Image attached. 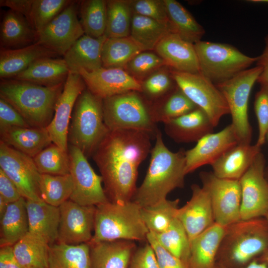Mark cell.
Returning <instances> with one entry per match:
<instances>
[{
  "mask_svg": "<svg viewBox=\"0 0 268 268\" xmlns=\"http://www.w3.org/2000/svg\"><path fill=\"white\" fill-rule=\"evenodd\" d=\"M141 208L133 201L123 204L109 201L96 206L89 242L146 240L149 230L142 220Z\"/></svg>",
  "mask_w": 268,
  "mask_h": 268,
  "instance_id": "cell-4",
  "label": "cell"
},
{
  "mask_svg": "<svg viewBox=\"0 0 268 268\" xmlns=\"http://www.w3.org/2000/svg\"><path fill=\"white\" fill-rule=\"evenodd\" d=\"M265 168L266 160L261 151L239 180L242 220L265 217L268 213V182Z\"/></svg>",
  "mask_w": 268,
  "mask_h": 268,
  "instance_id": "cell-13",
  "label": "cell"
},
{
  "mask_svg": "<svg viewBox=\"0 0 268 268\" xmlns=\"http://www.w3.org/2000/svg\"><path fill=\"white\" fill-rule=\"evenodd\" d=\"M69 72L64 59L45 58L36 61L12 79L52 86L65 83Z\"/></svg>",
  "mask_w": 268,
  "mask_h": 268,
  "instance_id": "cell-30",
  "label": "cell"
},
{
  "mask_svg": "<svg viewBox=\"0 0 268 268\" xmlns=\"http://www.w3.org/2000/svg\"><path fill=\"white\" fill-rule=\"evenodd\" d=\"M36 32L24 15L10 10L2 19L0 45L3 49L22 48L35 43Z\"/></svg>",
  "mask_w": 268,
  "mask_h": 268,
  "instance_id": "cell-31",
  "label": "cell"
},
{
  "mask_svg": "<svg viewBox=\"0 0 268 268\" xmlns=\"http://www.w3.org/2000/svg\"><path fill=\"white\" fill-rule=\"evenodd\" d=\"M265 176H266V178L268 182V166L266 167V168H265Z\"/></svg>",
  "mask_w": 268,
  "mask_h": 268,
  "instance_id": "cell-61",
  "label": "cell"
},
{
  "mask_svg": "<svg viewBox=\"0 0 268 268\" xmlns=\"http://www.w3.org/2000/svg\"><path fill=\"white\" fill-rule=\"evenodd\" d=\"M153 234L158 242L164 248L187 265L190 241L183 225L177 218L165 231L158 234Z\"/></svg>",
  "mask_w": 268,
  "mask_h": 268,
  "instance_id": "cell-41",
  "label": "cell"
},
{
  "mask_svg": "<svg viewBox=\"0 0 268 268\" xmlns=\"http://www.w3.org/2000/svg\"><path fill=\"white\" fill-rule=\"evenodd\" d=\"M34 0H0V5L9 7L10 10L19 13L28 19Z\"/></svg>",
  "mask_w": 268,
  "mask_h": 268,
  "instance_id": "cell-55",
  "label": "cell"
},
{
  "mask_svg": "<svg viewBox=\"0 0 268 268\" xmlns=\"http://www.w3.org/2000/svg\"><path fill=\"white\" fill-rule=\"evenodd\" d=\"M265 218H266L268 222V213L265 216ZM263 255V258H264V262H265L264 263H265L268 267V249Z\"/></svg>",
  "mask_w": 268,
  "mask_h": 268,
  "instance_id": "cell-59",
  "label": "cell"
},
{
  "mask_svg": "<svg viewBox=\"0 0 268 268\" xmlns=\"http://www.w3.org/2000/svg\"><path fill=\"white\" fill-rule=\"evenodd\" d=\"M0 197L7 203L15 202L22 197L16 186L0 169Z\"/></svg>",
  "mask_w": 268,
  "mask_h": 268,
  "instance_id": "cell-53",
  "label": "cell"
},
{
  "mask_svg": "<svg viewBox=\"0 0 268 268\" xmlns=\"http://www.w3.org/2000/svg\"><path fill=\"white\" fill-rule=\"evenodd\" d=\"M86 86L79 73L69 72L56 103L54 117L46 128L52 142L66 151L68 149V132L73 108Z\"/></svg>",
  "mask_w": 268,
  "mask_h": 268,
  "instance_id": "cell-17",
  "label": "cell"
},
{
  "mask_svg": "<svg viewBox=\"0 0 268 268\" xmlns=\"http://www.w3.org/2000/svg\"><path fill=\"white\" fill-rule=\"evenodd\" d=\"M33 159L41 174L63 175L69 174L70 161L68 151L54 143L44 149Z\"/></svg>",
  "mask_w": 268,
  "mask_h": 268,
  "instance_id": "cell-44",
  "label": "cell"
},
{
  "mask_svg": "<svg viewBox=\"0 0 268 268\" xmlns=\"http://www.w3.org/2000/svg\"><path fill=\"white\" fill-rule=\"evenodd\" d=\"M70 3L67 0H34L28 20L37 33Z\"/></svg>",
  "mask_w": 268,
  "mask_h": 268,
  "instance_id": "cell-45",
  "label": "cell"
},
{
  "mask_svg": "<svg viewBox=\"0 0 268 268\" xmlns=\"http://www.w3.org/2000/svg\"><path fill=\"white\" fill-rule=\"evenodd\" d=\"M109 132L104 120L103 99L85 88L73 108L68 142L79 149L87 158L93 156Z\"/></svg>",
  "mask_w": 268,
  "mask_h": 268,
  "instance_id": "cell-5",
  "label": "cell"
},
{
  "mask_svg": "<svg viewBox=\"0 0 268 268\" xmlns=\"http://www.w3.org/2000/svg\"><path fill=\"white\" fill-rule=\"evenodd\" d=\"M48 268H91L88 243L68 245L56 242L50 245Z\"/></svg>",
  "mask_w": 268,
  "mask_h": 268,
  "instance_id": "cell-34",
  "label": "cell"
},
{
  "mask_svg": "<svg viewBox=\"0 0 268 268\" xmlns=\"http://www.w3.org/2000/svg\"><path fill=\"white\" fill-rule=\"evenodd\" d=\"M149 166L141 184L136 188L133 201L141 207L149 206L166 199L173 190L184 186L185 150H170L164 143L159 130L150 151Z\"/></svg>",
  "mask_w": 268,
  "mask_h": 268,
  "instance_id": "cell-2",
  "label": "cell"
},
{
  "mask_svg": "<svg viewBox=\"0 0 268 268\" xmlns=\"http://www.w3.org/2000/svg\"><path fill=\"white\" fill-rule=\"evenodd\" d=\"M64 84L45 86L14 79H3L0 97L9 103L30 127L47 128L54 117Z\"/></svg>",
  "mask_w": 268,
  "mask_h": 268,
  "instance_id": "cell-3",
  "label": "cell"
},
{
  "mask_svg": "<svg viewBox=\"0 0 268 268\" xmlns=\"http://www.w3.org/2000/svg\"><path fill=\"white\" fill-rule=\"evenodd\" d=\"M13 127H30L9 103L0 97V131Z\"/></svg>",
  "mask_w": 268,
  "mask_h": 268,
  "instance_id": "cell-51",
  "label": "cell"
},
{
  "mask_svg": "<svg viewBox=\"0 0 268 268\" xmlns=\"http://www.w3.org/2000/svg\"><path fill=\"white\" fill-rule=\"evenodd\" d=\"M191 190V199L179 207L176 213V218L183 225L190 241L215 223L207 191L197 184L192 185Z\"/></svg>",
  "mask_w": 268,
  "mask_h": 268,
  "instance_id": "cell-20",
  "label": "cell"
},
{
  "mask_svg": "<svg viewBox=\"0 0 268 268\" xmlns=\"http://www.w3.org/2000/svg\"><path fill=\"white\" fill-rule=\"evenodd\" d=\"M268 249L266 218L241 219L226 226L217 256H221L232 264L244 265Z\"/></svg>",
  "mask_w": 268,
  "mask_h": 268,
  "instance_id": "cell-6",
  "label": "cell"
},
{
  "mask_svg": "<svg viewBox=\"0 0 268 268\" xmlns=\"http://www.w3.org/2000/svg\"><path fill=\"white\" fill-rule=\"evenodd\" d=\"M0 221V247L13 246L29 232L25 199L9 203Z\"/></svg>",
  "mask_w": 268,
  "mask_h": 268,
  "instance_id": "cell-32",
  "label": "cell"
},
{
  "mask_svg": "<svg viewBox=\"0 0 268 268\" xmlns=\"http://www.w3.org/2000/svg\"><path fill=\"white\" fill-rule=\"evenodd\" d=\"M200 177L210 197L215 223L227 226L241 220L240 181L220 178L212 172H201Z\"/></svg>",
  "mask_w": 268,
  "mask_h": 268,
  "instance_id": "cell-11",
  "label": "cell"
},
{
  "mask_svg": "<svg viewBox=\"0 0 268 268\" xmlns=\"http://www.w3.org/2000/svg\"><path fill=\"white\" fill-rule=\"evenodd\" d=\"M91 268H129L136 250L134 241L119 240L88 243Z\"/></svg>",
  "mask_w": 268,
  "mask_h": 268,
  "instance_id": "cell-23",
  "label": "cell"
},
{
  "mask_svg": "<svg viewBox=\"0 0 268 268\" xmlns=\"http://www.w3.org/2000/svg\"><path fill=\"white\" fill-rule=\"evenodd\" d=\"M164 124L167 135L179 143L197 142L212 133L214 127L207 115L199 108Z\"/></svg>",
  "mask_w": 268,
  "mask_h": 268,
  "instance_id": "cell-22",
  "label": "cell"
},
{
  "mask_svg": "<svg viewBox=\"0 0 268 268\" xmlns=\"http://www.w3.org/2000/svg\"><path fill=\"white\" fill-rule=\"evenodd\" d=\"M50 245L28 232L13 246L14 254L24 268H48Z\"/></svg>",
  "mask_w": 268,
  "mask_h": 268,
  "instance_id": "cell-35",
  "label": "cell"
},
{
  "mask_svg": "<svg viewBox=\"0 0 268 268\" xmlns=\"http://www.w3.org/2000/svg\"><path fill=\"white\" fill-rule=\"evenodd\" d=\"M39 189L43 201L59 207L70 199L72 191L71 176L41 174Z\"/></svg>",
  "mask_w": 268,
  "mask_h": 268,
  "instance_id": "cell-40",
  "label": "cell"
},
{
  "mask_svg": "<svg viewBox=\"0 0 268 268\" xmlns=\"http://www.w3.org/2000/svg\"><path fill=\"white\" fill-rule=\"evenodd\" d=\"M194 45L200 73L215 85L248 69L258 59V57L248 56L227 44L201 40Z\"/></svg>",
  "mask_w": 268,
  "mask_h": 268,
  "instance_id": "cell-8",
  "label": "cell"
},
{
  "mask_svg": "<svg viewBox=\"0 0 268 268\" xmlns=\"http://www.w3.org/2000/svg\"><path fill=\"white\" fill-rule=\"evenodd\" d=\"M177 86L208 116L215 127L223 116L229 114L226 101L215 84L200 73L172 70Z\"/></svg>",
  "mask_w": 268,
  "mask_h": 268,
  "instance_id": "cell-10",
  "label": "cell"
},
{
  "mask_svg": "<svg viewBox=\"0 0 268 268\" xmlns=\"http://www.w3.org/2000/svg\"><path fill=\"white\" fill-rule=\"evenodd\" d=\"M252 1L255 2H265L268 3V0H253Z\"/></svg>",
  "mask_w": 268,
  "mask_h": 268,
  "instance_id": "cell-60",
  "label": "cell"
},
{
  "mask_svg": "<svg viewBox=\"0 0 268 268\" xmlns=\"http://www.w3.org/2000/svg\"><path fill=\"white\" fill-rule=\"evenodd\" d=\"M219 268H227L223 266H221ZM242 268H268V267L264 263H260L256 261H253Z\"/></svg>",
  "mask_w": 268,
  "mask_h": 268,
  "instance_id": "cell-57",
  "label": "cell"
},
{
  "mask_svg": "<svg viewBox=\"0 0 268 268\" xmlns=\"http://www.w3.org/2000/svg\"><path fill=\"white\" fill-rule=\"evenodd\" d=\"M261 151L256 144L239 143L211 165L212 172L220 178L239 180Z\"/></svg>",
  "mask_w": 268,
  "mask_h": 268,
  "instance_id": "cell-25",
  "label": "cell"
},
{
  "mask_svg": "<svg viewBox=\"0 0 268 268\" xmlns=\"http://www.w3.org/2000/svg\"><path fill=\"white\" fill-rule=\"evenodd\" d=\"M129 268H160L155 252L148 242L135 250Z\"/></svg>",
  "mask_w": 268,
  "mask_h": 268,
  "instance_id": "cell-52",
  "label": "cell"
},
{
  "mask_svg": "<svg viewBox=\"0 0 268 268\" xmlns=\"http://www.w3.org/2000/svg\"><path fill=\"white\" fill-rule=\"evenodd\" d=\"M78 73L87 88L102 99L132 91L141 92V83L122 68L81 69Z\"/></svg>",
  "mask_w": 268,
  "mask_h": 268,
  "instance_id": "cell-19",
  "label": "cell"
},
{
  "mask_svg": "<svg viewBox=\"0 0 268 268\" xmlns=\"http://www.w3.org/2000/svg\"><path fill=\"white\" fill-rule=\"evenodd\" d=\"M132 3V7L135 14L150 18L169 26V19L163 0H138Z\"/></svg>",
  "mask_w": 268,
  "mask_h": 268,
  "instance_id": "cell-47",
  "label": "cell"
},
{
  "mask_svg": "<svg viewBox=\"0 0 268 268\" xmlns=\"http://www.w3.org/2000/svg\"><path fill=\"white\" fill-rule=\"evenodd\" d=\"M163 1L171 32L194 44L201 41L205 31L192 15L175 0Z\"/></svg>",
  "mask_w": 268,
  "mask_h": 268,
  "instance_id": "cell-33",
  "label": "cell"
},
{
  "mask_svg": "<svg viewBox=\"0 0 268 268\" xmlns=\"http://www.w3.org/2000/svg\"><path fill=\"white\" fill-rule=\"evenodd\" d=\"M57 55L37 43L20 49H1L0 77L3 79H12L36 61L45 58H54Z\"/></svg>",
  "mask_w": 268,
  "mask_h": 268,
  "instance_id": "cell-27",
  "label": "cell"
},
{
  "mask_svg": "<svg viewBox=\"0 0 268 268\" xmlns=\"http://www.w3.org/2000/svg\"><path fill=\"white\" fill-rule=\"evenodd\" d=\"M25 200L29 232L39 237L50 245L56 243L60 219L59 207L43 201Z\"/></svg>",
  "mask_w": 268,
  "mask_h": 268,
  "instance_id": "cell-26",
  "label": "cell"
},
{
  "mask_svg": "<svg viewBox=\"0 0 268 268\" xmlns=\"http://www.w3.org/2000/svg\"><path fill=\"white\" fill-rule=\"evenodd\" d=\"M107 16L105 36L107 38L129 37L132 19L131 2L126 0H106Z\"/></svg>",
  "mask_w": 268,
  "mask_h": 268,
  "instance_id": "cell-39",
  "label": "cell"
},
{
  "mask_svg": "<svg viewBox=\"0 0 268 268\" xmlns=\"http://www.w3.org/2000/svg\"><path fill=\"white\" fill-rule=\"evenodd\" d=\"M69 174L72 191L69 200L82 205L97 206L109 201L102 187L103 179L97 174L82 151L69 145Z\"/></svg>",
  "mask_w": 268,
  "mask_h": 268,
  "instance_id": "cell-12",
  "label": "cell"
},
{
  "mask_svg": "<svg viewBox=\"0 0 268 268\" xmlns=\"http://www.w3.org/2000/svg\"><path fill=\"white\" fill-rule=\"evenodd\" d=\"M226 226L215 223L190 241L189 268H214L219 245Z\"/></svg>",
  "mask_w": 268,
  "mask_h": 268,
  "instance_id": "cell-28",
  "label": "cell"
},
{
  "mask_svg": "<svg viewBox=\"0 0 268 268\" xmlns=\"http://www.w3.org/2000/svg\"><path fill=\"white\" fill-rule=\"evenodd\" d=\"M265 43L264 50L256 62V65L262 69L257 82L260 86L268 88V35L265 38Z\"/></svg>",
  "mask_w": 268,
  "mask_h": 268,
  "instance_id": "cell-54",
  "label": "cell"
},
{
  "mask_svg": "<svg viewBox=\"0 0 268 268\" xmlns=\"http://www.w3.org/2000/svg\"><path fill=\"white\" fill-rule=\"evenodd\" d=\"M267 136H268V134H267Z\"/></svg>",
  "mask_w": 268,
  "mask_h": 268,
  "instance_id": "cell-62",
  "label": "cell"
},
{
  "mask_svg": "<svg viewBox=\"0 0 268 268\" xmlns=\"http://www.w3.org/2000/svg\"><path fill=\"white\" fill-rule=\"evenodd\" d=\"M107 37H80L64 55L69 71L78 73L81 69L92 71L102 67V50Z\"/></svg>",
  "mask_w": 268,
  "mask_h": 268,
  "instance_id": "cell-24",
  "label": "cell"
},
{
  "mask_svg": "<svg viewBox=\"0 0 268 268\" xmlns=\"http://www.w3.org/2000/svg\"><path fill=\"white\" fill-rule=\"evenodd\" d=\"M8 204L2 198L0 197V218L5 213Z\"/></svg>",
  "mask_w": 268,
  "mask_h": 268,
  "instance_id": "cell-58",
  "label": "cell"
},
{
  "mask_svg": "<svg viewBox=\"0 0 268 268\" xmlns=\"http://www.w3.org/2000/svg\"><path fill=\"white\" fill-rule=\"evenodd\" d=\"M59 208L57 242L68 245L89 243L93 235L96 206L82 205L68 200Z\"/></svg>",
  "mask_w": 268,
  "mask_h": 268,
  "instance_id": "cell-16",
  "label": "cell"
},
{
  "mask_svg": "<svg viewBox=\"0 0 268 268\" xmlns=\"http://www.w3.org/2000/svg\"><path fill=\"white\" fill-rule=\"evenodd\" d=\"M239 143L231 124L219 132L204 135L197 141L193 148L185 151L186 174L203 165H211L225 152Z\"/></svg>",
  "mask_w": 268,
  "mask_h": 268,
  "instance_id": "cell-18",
  "label": "cell"
},
{
  "mask_svg": "<svg viewBox=\"0 0 268 268\" xmlns=\"http://www.w3.org/2000/svg\"><path fill=\"white\" fill-rule=\"evenodd\" d=\"M151 136L134 130L110 131L94 153L109 201L123 204L132 200L139 166L151 150Z\"/></svg>",
  "mask_w": 268,
  "mask_h": 268,
  "instance_id": "cell-1",
  "label": "cell"
},
{
  "mask_svg": "<svg viewBox=\"0 0 268 268\" xmlns=\"http://www.w3.org/2000/svg\"><path fill=\"white\" fill-rule=\"evenodd\" d=\"M179 200L167 199L154 205L141 207V215L149 230L154 234L165 231L176 218Z\"/></svg>",
  "mask_w": 268,
  "mask_h": 268,
  "instance_id": "cell-38",
  "label": "cell"
},
{
  "mask_svg": "<svg viewBox=\"0 0 268 268\" xmlns=\"http://www.w3.org/2000/svg\"><path fill=\"white\" fill-rule=\"evenodd\" d=\"M164 65H165L164 61L158 55L142 52L135 56L127 67L133 74L141 75Z\"/></svg>",
  "mask_w": 268,
  "mask_h": 268,
  "instance_id": "cell-49",
  "label": "cell"
},
{
  "mask_svg": "<svg viewBox=\"0 0 268 268\" xmlns=\"http://www.w3.org/2000/svg\"><path fill=\"white\" fill-rule=\"evenodd\" d=\"M261 70V67L256 65L216 84L226 101L232 117L231 124L241 143H251L252 130L248 119V102L251 91Z\"/></svg>",
  "mask_w": 268,
  "mask_h": 268,
  "instance_id": "cell-9",
  "label": "cell"
},
{
  "mask_svg": "<svg viewBox=\"0 0 268 268\" xmlns=\"http://www.w3.org/2000/svg\"><path fill=\"white\" fill-rule=\"evenodd\" d=\"M0 134L1 141L32 158L52 142L46 128L13 127Z\"/></svg>",
  "mask_w": 268,
  "mask_h": 268,
  "instance_id": "cell-29",
  "label": "cell"
},
{
  "mask_svg": "<svg viewBox=\"0 0 268 268\" xmlns=\"http://www.w3.org/2000/svg\"><path fill=\"white\" fill-rule=\"evenodd\" d=\"M138 91H132L103 99L104 120L110 131L134 130L155 138L158 131L151 107Z\"/></svg>",
  "mask_w": 268,
  "mask_h": 268,
  "instance_id": "cell-7",
  "label": "cell"
},
{
  "mask_svg": "<svg viewBox=\"0 0 268 268\" xmlns=\"http://www.w3.org/2000/svg\"><path fill=\"white\" fill-rule=\"evenodd\" d=\"M146 241L155 252L160 268H189L182 260L164 248L158 242L152 233L149 232Z\"/></svg>",
  "mask_w": 268,
  "mask_h": 268,
  "instance_id": "cell-50",
  "label": "cell"
},
{
  "mask_svg": "<svg viewBox=\"0 0 268 268\" xmlns=\"http://www.w3.org/2000/svg\"><path fill=\"white\" fill-rule=\"evenodd\" d=\"M0 268H24L15 258L13 246L0 247Z\"/></svg>",
  "mask_w": 268,
  "mask_h": 268,
  "instance_id": "cell-56",
  "label": "cell"
},
{
  "mask_svg": "<svg viewBox=\"0 0 268 268\" xmlns=\"http://www.w3.org/2000/svg\"><path fill=\"white\" fill-rule=\"evenodd\" d=\"M80 15V23L85 35L93 38L104 35L106 26V0L84 1L81 5Z\"/></svg>",
  "mask_w": 268,
  "mask_h": 268,
  "instance_id": "cell-43",
  "label": "cell"
},
{
  "mask_svg": "<svg viewBox=\"0 0 268 268\" xmlns=\"http://www.w3.org/2000/svg\"><path fill=\"white\" fill-rule=\"evenodd\" d=\"M155 51L173 70L192 73H200L194 45L178 35L170 33L157 45Z\"/></svg>",
  "mask_w": 268,
  "mask_h": 268,
  "instance_id": "cell-21",
  "label": "cell"
},
{
  "mask_svg": "<svg viewBox=\"0 0 268 268\" xmlns=\"http://www.w3.org/2000/svg\"><path fill=\"white\" fill-rule=\"evenodd\" d=\"M77 15L76 6L71 2L44 29L36 33L37 43L58 55H64L84 35Z\"/></svg>",
  "mask_w": 268,
  "mask_h": 268,
  "instance_id": "cell-15",
  "label": "cell"
},
{
  "mask_svg": "<svg viewBox=\"0 0 268 268\" xmlns=\"http://www.w3.org/2000/svg\"><path fill=\"white\" fill-rule=\"evenodd\" d=\"M198 107L177 86L158 107L152 108V115L157 123L164 124L186 114Z\"/></svg>",
  "mask_w": 268,
  "mask_h": 268,
  "instance_id": "cell-42",
  "label": "cell"
},
{
  "mask_svg": "<svg viewBox=\"0 0 268 268\" xmlns=\"http://www.w3.org/2000/svg\"><path fill=\"white\" fill-rule=\"evenodd\" d=\"M172 33L169 25L134 13L132 16L130 37L143 51L155 49L159 42Z\"/></svg>",
  "mask_w": 268,
  "mask_h": 268,
  "instance_id": "cell-36",
  "label": "cell"
},
{
  "mask_svg": "<svg viewBox=\"0 0 268 268\" xmlns=\"http://www.w3.org/2000/svg\"><path fill=\"white\" fill-rule=\"evenodd\" d=\"M0 169L14 183L22 197L42 201L39 189L41 174L33 159L1 140Z\"/></svg>",
  "mask_w": 268,
  "mask_h": 268,
  "instance_id": "cell-14",
  "label": "cell"
},
{
  "mask_svg": "<svg viewBox=\"0 0 268 268\" xmlns=\"http://www.w3.org/2000/svg\"><path fill=\"white\" fill-rule=\"evenodd\" d=\"M143 52L130 37L107 38L102 47V67L122 68Z\"/></svg>",
  "mask_w": 268,
  "mask_h": 268,
  "instance_id": "cell-37",
  "label": "cell"
},
{
  "mask_svg": "<svg viewBox=\"0 0 268 268\" xmlns=\"http://www.w3.org/2000/svg\"><path fill=\"white\" fill-rule=\"evenodd\" d=\"M254 110L259 127V135L256 144L262 147L268 133V88L260 86L255 95Z\"/></svg>",
  "mask_w": 268,
  "mask_h": 268,
  "instance_id": "cell-46",
  "label": "cell"
},
{
  "mask_svg": "<svg viewBox=\"0 0 268 268\" xmlns=\"http://www.w3.org/2000/svg\"><path fill=\"white\" fill-rule=\"evenodd\" d=\"M172 80L168 73L164 71L151 74L141 83V92L151 98L166 95L171 89Z\"/></svg>",
  "mask_w": 268,
  "mask_h": 268,
  "instance_id": "cell-48",
  "label": "cell"
}]
</instances>
